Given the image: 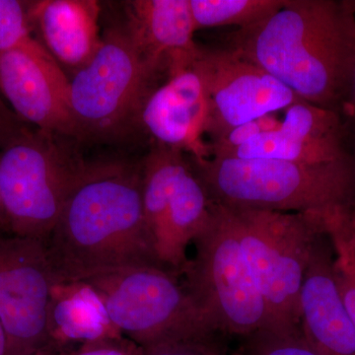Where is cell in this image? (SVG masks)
I'll return each instance as SVG.
<instances>
[{
	"mask_svg": "<svg viewBox=\"0 0 355 355\" xmlns=\"http://www.w3.org/2000/svg\"><path fill=\"white\" fill-rule=\"evenodd\" d=\"M57 284L44 242L0 232V321L8 355L48 345V312Z\"/></svg>",
	"mask_w": 355,
	"mask_h": 355,
	"instance_id": "obj_10",
	"label": "cell"
},
{
	"mask_svg": "<svg viewBox=\"0 0 355 355\" xmlns=\"http://www.w3.org/2000/svg\"><path fill=\"white\" fill-rule=\"evenodd\" d=\"M58 137L28 127L0 151V232L46 242L84 164Z\"/></svg>",
	"mask_w": 355,
	"mask_h": 355,
	"instance_id": "obj_5",
	"label": "cell"
},
{
	"mask_svg": "<svg viewBox=\"0 0 355 355\" xmlns=\"http://www.w3.org/2000/svg\"><path fill=\"white\" fill-rule=\"evenodd\" d=\"M0 214H1V200H0Z\"/></svg>",
	"mask_w": 355,
	"mask_h": 355,
	"instance_id": "obj_32",
	"label": "cell"
},
{
	"mask_svg": "<svg viewBox=\"0 0 355 355\" xmlns=\"http://www.w3.org/2000/svg\"><path fill=\"white\" fill-rule=\"evenodd\" d=\"M67 349L69 347H62L55 343H49L30 355H67Z\"/></svg>",
	"mask_w": 355,
	"mask_h": 355,
	"instance_id": "obj_28",
	"label": "cell"
},
{
	"mask_svg": "<svg viewBox=\"0 0 355 355\" xmlns=\"http://www.w3.org/2000/svg\"><path fill=\"white\" fill-rule=\"evenodd\" d=\"M286 0H190L196 29L250 27L279 11Z\"/></svg>",
	"mask_w": 355,
	"mask_h": 355,
	"instance_id": "obj_19",
	"label": "cell"
},
{
	"mask_svg": "<svg viewBox=\"0 0 355 355\" xmlns=\"http://www.w3.org/2000/svg\"><path fill=\"white\" fill-rule=\"evenodd\" d=\"M123 29L144 62L158 77L191 64L200 46L190 0H133L127 2Z\"/></svg>",
	"mask_w": 355,
	"mask_h": 355,
	"instance_id": "obj_15",
	"label": "cell"
},
{
	"mask_svg": "<svg viewBox=\"0 0 355 355\" xmlns=\"http://www.w3.org/2000/svg\"><path fill=\"white\" fill-rule=\"evenodd\" d=\"M232 355H246V354H245L244 352H236V354H232Z\"/></svg>",
	"mask_w": 355,
	"mask_h": 355,
	"instance_id": "obj_31",
	"label": "cell"
},
{
	"mask_svg": "<svg viewBox=\"0 0 355 355\" xmlns=\"http://www.w3.org/2000/svg\"><path fill=\"white\" fill-rule=\"evenodd\" d=\"M343 112H345L347 116H350L355 125V69L354 77H352V88H350L349 98H347V104H345V111Z\"/></svg>",
	"mask_w": 355,
	"mask_h": 355,
	"instance_id": "obj_29",
	"label": "cell"
},
{
	"mask_svg": "<svg viewBox=\"0 0 355 355\" xmlns=\"http://www.w3.org/2000/svg\"><path fill=\"white\" fill-rule=\"evenodd\" d=\"M193 245L183 284L209 323L219 334L245 338L268 328L265 300L225 207L211 202L209 220Z\"/></svg>",
	"mask_w": 355,
	"mask_h": 355,
	"instance_id": "obj_6",
	"label": "cell"
},
{
	"mask_svg": "<svg viewBox=\"0 0 355 355\" xmlns=\"http://www.w3.org/2000/svg\"><path fill=\"white\" fill-rule=\"evenodd\" d=\"M184 153L154 147L141 162L147 227L161 265L183 275L187 251L209 220L210 198Z\"/></svg>",
	"mask_w": 355,
	"mask_h": 355,
	"instance_id": "obj_9",
	"label": "cell"
},
{
	"mask_svg": "<svg viewBox=\"0 0 355 355\" xmlns=\"http://www.w3.org/2000/svg\"><path fill=\"white\" fill-rule=\"evenodd\" d=\"M0 95L26 125L79 140L69 79L39 41L0 55Z\"/></svg>",
	"mask_w": 355,
	"mask_h": 355,
	"instance_id": "obj_12",
	"label": "cell"
},
{
	"mask_svg": "<svg viewBox=\"0 0 355 355\" xmlns=\"http://www.w3.org/2000/svg\"><path fill=\"white\" fill-rule=\"evenodd\" d=\"M158 78L123 28L105 33L95 55L69 79L79 140L116 139L132 130Z\"/></svg>",
	"mask_w": 355,
	"mask_h": 355,
	"instance_id": "obj_8",
	"label": "cell"
},
{
	"mask_svg": "<svg viewBox=\"0 0 355 355\" xmlns=\"http://www.w3.org/2000/svg\"><path fill=\"white\" fill-rule=\"evenodd\" d=\"M327 235L318 240L300 294L301 330L320 355H355V327L335 277V257Z\"/></svg>",
	"mask_w": 355,
	"mask_h": 355,
	"instance_id": "obj_14",
	"label": "cell"
},
{
	"mask_svg": "<svg viewBox=\"0 0 355 355\" xmlns=\"http://www.w3.org/2000/svg\"><path fill=\"white\" fill-rule=\"evenodd\" d=\"M279 119L275 114H270L233 128L221 139L207 142L210 157H222L229 151L241 146L261 133L275 130L279 128Z\"/></svg>",
	"mask_w": 355,
	"mask_h": 355,
	"instance_id": "obj_23",
	"label": "cell"
},
{
	"mask_svg": "<svg viewBox=\"0 0 355 355\" xmlns=\"http://www.w3.org/2000/svg\"><path fill=\"white\" fill-rule=\"evenodd\" d=\"M95 0L31 1L30 19L37 28L42 46L60 64L74 73L95 55L102 42Z\"/></svg>",
	"mask_w": 355,
	"mask_h": 355,
	"instance_id": "obj_16",
	"label": "cell"
},
{
	"mask_svg": "<svg viewBox=\"0 0 355 355\" xmlns=\"http://www.w3.org/2000/svg\"><path fill=\"white\" fill-rule=\"evenodd\" d=\"M209 120V94L196 58L190 64L170 69L164 83L149 91L135 127L144 130L156 146L202 161L210 157L205 140Z\"/></svg>",
	"mask_w": 355,
	"mask_h": 355,
	"instance_id": "obj_13",
	"label": "cell"
},
{
	"mask_svg": "<svg viewBox=\"0 0 355 355\" xmlns=\"http://www.w3.org/2000/svg\"><path fill=\"white\" fill-rule=\"evenodd\" d=\"M50 342L62 347L123 336L102 298L86 282H57L48 312Z\"/></svg>",
	"mask_w": 355,
	"mask_h": 355,
	"instance_id": "obj_17",
	"label": "cell"
},
{
	"mask_svg": "<svg viewBox=\"0 0 355 355\" xmlns=\"http://www.w3.org/2000/svg\"><path fill=\"white\" fill-rule=\"evenodd\" d=\"M225 207L265 300L268 329H301V289L315 245L326 235L323 216Z\"/></svg>",
	"mask_w": 355,
	"mask_h": 355,
	"instance_id": "obj_4",
	"label": "cell"
},
{
	"mask_svg": "<svg viewBox=\"0 0 355 355\" xmlns=\"http://www.w3.org/2000/svg\"><path fill=\"white\" fill-rule=\"evenodd\" d=\"M223 46L299 100L342 114L355 69V1L286 0L266 20L229 33Z\"/></svg>",
	"mask_w": 355,
	"mask_h": 355,
	"instance_id": "obj_2",
	"label": "cell"
},
{
	"mask_svg": "<svg viewBox=\"0 0 355 355\" xmlns=\"http://www.w3.org/2000/svg\"><path fill=\"white\" fill-rule=\"evenodd\" d=\"M31 1L0 0V55L37 41L32 36Z\"/></svg>",
	"mask_w": 355,
	"mask_h": 355,
	"instance_id": "obj_22",
	"label": "cell"
},
{
	"mask_svg": "<svg viewBox=\"0 0 355 355\" xmlns=\"http://www.w3.org/2000/svg\"><path fill=\"white\" fill-rule=\"evenodd\" d=\"M29 127L7 106L0 95V151Z\"/></svg>",
	"mask_w": 355,
	"mask_h": 355,
	"instance_id": "obj_27",
	"label": "cell"
},
{
	"mask_svg": "<svg viewBox=\"0 0 355 355\" xmlns=\"http://www.w3.org/2000/svg\"><path fill=\"white\" fill-rule=\"evenodd\" d=\"M191 164L211 202L224 207L324 216L355 202V158L322 164L209 157Z\"/></svg>",
	"mask_w": 355,
	"mask_h": 355,
	"instance_id": "obj_3",
	"label": "cell"
},
{
	"mask_svg": "<svg viewBox=\"0 0 355 355\" xmlns=\"http://www.w3.org/2000/svg\"><path fill=\"white\" fill-rule=\"evenodd\" d=\"M67 355H146V350L127 336H120L83 343L74 349L69 347Z\"/></svg>",
	"mask_w": 355,
	"mask_h": 355,
	"instance_id": "obj_24",
	"label": "cell"
},
{
	"mask_svg": "<svg viewBox=\"0 0 355 355\" xmlns=\"http://www.w3.org/2000/svg\"><path fill=\"white\" fill-rule=\"evenodd\" d=\"M84 282L98 292L114 326L144 349L161 343L214 340L221 335L179 275L166 268H128Z\"/></svg>",
	"mask_w": 355,
	"mask_h": 355,
	"instance_id": "obj_7",
	"label": "cell"
},
{
	"mask_svg": "<svg viewBox=\"0 0 355 355\" xmlns=\"http://www.w3.org/2000/svg\"><path fill=\"white\" fill-rule=\"evenodd\" d=\"M335 277L343 304L355 327V268L335 259Z\"/></svg>",
	"mask_w": 355,
	"mask_h": 355,
	"instance_id": "obj_26",
	"label": "cell"
},
{
	"mask_svg": "<svg viewBox=\"0 0 355 355\" xmlns=\"http://www.w3.org/2000/svg\"><path fill=\"white\" fill-rule=\"evenodd\" d=\"M246 355H320L303 335L302 330L261 329L246 336Z\"/></svg>",
	"mask_w": 355,
	"mask_h": 355,
	"instance_id": "obj_20",
	"label": "cell"
},
{
	"mask_svg": "<svg viewBox=\"0 0 355 355\" xmlns=\"http://www.w3.org/2000/svg\"><path fill=\"white\" fill-rule=\"evenodd\" d=\"M44 244L55 282H84L128 268H166L144 216L141 164L84 163Z\"/></svg>",
	"mask_w": 355,
	"mask_h": 355,
	"instance_id": "obj_1",
	"label": "cell"
},
{
	"mask_svg": "<svg viewBox=\"0 0 355 355\" xmlns=\"http://www.w3.org/2000/svg\"><path fill=\"white\" fill-rule=\"evenodd\" d=\"M280 125V123H279ZM222 157L275 159L322 164L354 157L347 149L310 144L279 128L266 132L236 147Z\"/></svg>",
	"mask_w": 355,
	"mask_h": 355,
	"instance_id": "obj_18",
	"label": "cell"
},
{
	"mask_svg": "<svg viewBox=\"0 0 355 355\" xmlns=\"http://www.w3.org/2000/svg\"><path fill=\"white\" fill-rule=\"evenodd\" d=\"M0 355H8V345H7L6 331L1 321H0Z\"/></svg>",
	"mask_w": 355,
	"mask_h": 355,
	"instance_id": "obj_30",
	"label": "cell"
},
{
	"mask_svg": "<svg viewBox=\"0 0 355 355\" xmlns=\"http://www.w3.org/2000/svg\"><path fill=\"white\" fill-rule=\"evenodd\" d=\"M197 64L209 94V142L221 139L233 128L277 113L299 101L284 84L224 46H200Z\"/></svg>",
	"mask_w": 355,
	"mask_h": 355,
	"instance_id": "obj_11",
	"label": "cell"
},
{
	"mask_svg": "<svg viewBox=\"0 0 355 355\" xmlns=\"http://www.w3.org/2000/svg\"><path fill=\"white\" fill-rule=\"evenodd\" d=\"M323 223L336 260L355 268V202L327 214Z\"/></svg>",
	"mask_w": 355,
	"mask_h": 355,
	"instance_id": "obj_21",
	"label": "cell"
},
{
	"mask_svg": "<svg viewBox=\"0 0 355 355\" xmlns=\"http://www.w3.org/2000/svg\"><path fill=\"white\" fill-rule=\"evenodd\" d=\"M144 350L146 355H225L217 340L161 343Z\"/></svg>",
	"mask_w": 355,
	"mask_h": 355,
	"instance_id": "obj_25",
	"label": "cell"
}]
</instances>
